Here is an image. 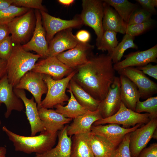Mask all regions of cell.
I'll use <instances>...</instances> for the list:
<instances>
[{
	"mask_svg": "<svg viewBox=\"0 0 157 157\" xmlns=\"http://www.w3.org/2000/svg\"><path fill=\"white\" fill-rule=\"evenodd\" d=\"M110 55L101 54L90 56L87 63L76 68L72 79L95 99L103 100L115 75Z\"/></svg>",
	"mask_w": 157,
	"mask_h": 157,
	"instance_id": "6da1fadb",
	"label": "cell"
},
{
	"mask_svg": "<svg viewBox=\"0 0 157 157\" xmlns=\"http://www.w3.org/2000/svg\"><path fill=\"white\" fill-rule=\"evenodd\" d=\"M2 130L12 142L16 151L28 154L46 152L53 147L57 138V132L52 134L45 131L37 136H27L14 133L5 126L2 127Z\"/></svg>",
	"mask_w": 157,
	"mask_h": 157,
	"instance_id": "7a4b0ae2",
	"label": "cell"
},
{
	"mask_svg": "<svg viewBox=\"0 0 157 157\" xmlns=\"http://www.w3.org/2000/svg\"><path fill=\"white\" fill-rule=\"evenodd\" d=\"M41 57L39 54L25 50L20 44H16L7 61V74L10 83L14 87L25 74L32 70Z\"/></svg>",
	"mask_w": 157,
	"mask_h": 157,
	"instance_id": "3957f363",
	"label": "cell"
},
{
	"mask_svg": "<svg viewBox=\"0 0 157 157\" xmlns=\"http://www.w3.org/2000/svg\"><path fill=\"white\" fill-rule=\"evenodd\" d=\"M76 73L75 69L65 78L55 80L49 75L44 74L43 80L47 85V92L44 99L42 101L41 108H53L58 104L63 105L64 102L68 101L69 98L66 93L70 81Z\"/></svg>",
	"mask_w": 157,
	"mask_h": 157,
	"instance_id": "277c9868",
	"label": "cell"
},
{
	"mask_svg": "<svg viewBox=\"0 0 157 157\" xmlns=\"http://www.w3.org/2000/svg\"><path fill=\"white\" fill-rule=\"evenodd\" d=\"M82 5V9L80 18L83 24L94 30L97 35L96 45L97 47L104 33V2L100 0H83Z\"/></svg>",
	"mask_w": 157,
	"mask_h": 157,
	"instance_id": "5b68a950",
	"label": "cell"
},
{
	"mask_svg": "<svg viewBox=\"0 0 157 157\" xmlns=\"http://www.w3.org/2000/svg\"><path fill=\"white\" fill-rule=\"evenodd\" d=\"M150 119L149 114L137 113L127 108L121 102L120 108L116 113L110 117L101 118L96 121L92 125L114 123L122 124V127L129 128L138 124H146Z\"/></svg>",
	"mask_w": 157,
	"mask_h": 157,
	"instance_id": "8992f818",
	"label": "cell"
},
{
	"mask_svg": "<svg viewBox=\"0 0 157 157\" xmlns=\"http://www.w3.org/2000/svg\"><path fill=\"white\" fill-rule=\"evenodd\" d=\"M44 74L30 71L21 78L14 88L26 90L30 92L37 103L38 110L41 108L42 95L46 94L47 88L43 80Z\"/></svg>",
	"mask_w": 157,
	"mask_h": 157,
	"instance_id": "52a82bcc",
	"label": "cell"
},
{
	"mask_svg": "<svg viewBox=\"0 0 157 157\" xmlns=\"http://www.w3.org/2000/svg\"><path fill=\"white\" fill-rule=\"evenodd\" d=\"M119 74L129 78L136 86L140 98L146 99L157 92V84L141 71L133 67H128L117 71Z\"/></svg>",
	"mask_w": 157,
	"mask_h": 157,
	"instance_id": "ba28073f",
	"label": "cell"
},
{
	"mask_svg": "<svg viewBox=\"0 0 157 157\" xmlns=\"http://www.w3.org/2000/svg\"><path fill=\"white\" fill-rule=\"evenodd\" d=\"M157 127V118L151 119L146 124L130 133L129 147L131 157H138L152 138Z\"/></svg>",
	"mask_w": 157,
	"mask_h": 157,
	"instance_id": "9c48e42d",
	"label": "cell"
},
{
	"mask_svg": "<svg viewBox=\"0 0 157 157\" xmlns=\"http://www.w3.org/2000/svg\"><path fill=\"white\" fill-rule=\"evenodd\" d=\"M94 46L88 43L79 42L74 48L64 51L56 57L68 67L75 69L87 62Z\"/></svg>",
	"mask_w": 157,
	"mask_h": 157,
	"instance_id": "30bf717a",
	"label": "cell"
},
{
	"mask_svg": "<svg viewBox=\"0 0 157 157\" xmlns=\"http://www.w3.org/2000/svg\"><path fill=\"white\" fill-rule=\"evenodd\" d=\"M74 70L67 66L56 56H49L36 63L31 71L48 75L54 80H59Z\"/></svg>",
	"mask_w": 157,
	"mask_h": 157,
	"instance_id": "8fae6325",
	"label": "cell"
},
{
	"mask_svg": "<svg viewBox=\"0 0 157 157\" xmlns=\"http://www.w3.org/2000/svg\"><path fill=\"white\" fill-rule=\"evenodd\" d=\"M33 11L29 10L7 24L13 43L20 44L27 39L33 29Z\"/></svg>",
	"mask_w": 157,
	"mask_h": 157,
	"instance_id": "7c38bea8",
	"label": "cell"
},
{
	"mask_svg": "<svg viewBox=\"0 0 157 157\" xmlns=\"http://www.w3.org/2000/svg\"><path fill=\"white\" fill-rule=\"evenodd\" d=\"M139 124L131 128H125L119 124L110 123L107 125H92L90 133L103 137L116 147L122 140L125 136L139 128Z\"/></svg>",
	"mask_w": 157,
	"mask_h": 157,
	"instance_id": "4fadbf2b",
	"label": "cell"
},
{
	"mask_svg": "<svg viewBox=\"0 0 157 157\" xmlns=\"http://www.w3.org/2000/svg\"><path fill=\"white\" fill-rule=\"evenodd\" d=\"M36 22L33 35L31 40L22 45L26 51H34L43 58L49 56L48 44L47 40L45 30L41 21L42 17L40 11H35Z\"/></svg>",
	"mask_w": 157,
	"mask_h": 157,
	"instance_id": "5bb4252c",
	"label": "cell"
},
{
	"mask_svg": "<svg viewBox=\"0 0 157 157\" xmlns=\"http://www.w3.org/2000/svg\"><path fill=\"white\" fill-rule=\"evenodd\" d=\"M124 57V60L113 65L115 71H117L128 67L142 66L151 62L157 63V44L144 51L130 53Z\"/></svg>",
	"mask_w": 157,
	"mask_h": 157,
	"instance_id": "9a60e30c",
	"label": "cell"
},
{
	"mask_svg": "<svg viewBox=\"0 0 157 157\" xmlns=\"http://www.w3.org/2000/svg\"><path fill=\"white\" fill-rule=\"evenodd\" d=\"M14 87L9 82L7 74L0 79V106L4 104L6 107L4 117H9L13 110L21 112L24 106L22 100L15 94Z\"/></svg>",
	"mask_w": 157,
	"mask_h": 157,
	"instance_id": "2e32d148",
	"label": "cell"
},
{
	"mask_svg": "<svg viewBox=\"0 0 157 157\" xmlns=\"http://www.w3.org/2000/svg\"><path fill=\"white\" fill-rule=\"evenodd\" d=\"M40 11L43 21L48 43L58 32L67 29L78 27L83 24L80 18L64 20L53 16L46 11Z\"/></svg>",
	"mask_w": 157,
	"mask_h": 157,
	"instance_id": "e0dca14e",
	"label": "cell"
},
{
	"mask_svg": "<svg viewBox=\"0 0 157 157\" xmlns=\"http://www.w3.org/2000/svg\"><path fill=\"white\" fill-rule=\"evenodd\" d=\"M120 87L119 78L116 76L106 97L100 101L98 107L102 118L112 116L119 109L122 102Z\"/></svg>",
	"mask_w": 157,
	"mask_h": 157,
	"instance_id": "ac0fdd59",
	"label": "cell"
},
{
	"mask_svg": "<svg viewBox=\"0 0 157 157\" xmlns=\"http://www.w3.org/2000/svg\"><path fill=\"white\" fill-rule=\"evenodd\" d=\"M13 90L24 103L25 113L30 125L31 136H35L38 133L45 131L43 122L39 115L37 103L34 101V97L28 98L24 90L14 88Z\"/></svg>",
	"mask_w": 157,
	"mask_h": 157,
	"instance_id": "d6986e66",
	"label": "cell"
},
{
	"mask_svg": "<svg viewBox=\"0 0 157 157\" xmlns=\"http://www.w3.org/2000/svg\"><path fill=\"white\" fill-rule=\"evenodd\" d=\"M79 42L74 35L72 28L56 34L49 43V56H56L60 53L75 47Z\"/></svg>",
	"mask_w": 157,
	"mask_h": 157,
	"instance_id": "ffe728a7",
	"label": "cell"
},
{
	"mask_svg": "<svg viewBox=\"0 0 157 157\" xmlns=\"http://www.w3.org/2000/svg\"><path fill=\"white\" fill-rule=\"evenodd\" d=\"M102 118L99 110H88L86 113L73 119L72 123L68 125L67 133L68 135L90 132L91 128L96 121Z\"/></svg>",
	"mask_w": 157,
	"mask_h": 157,
	"instance_id": "44dd1931",
	"label": "cell"
},
{
	"mask_svg": "<svg viewBox=\"0 0 157 157\" xmlns=\"http://www.w3.org/2000/svg\"><path fill=\"white\" fill-rule=\"evenodd\" d=\"M38 112L45 131L50 133H57L72 120L65 117L53 109L41 108L38 109Z\"/></svg>",
	"mask_w": 157,
	"mask_h": 157,
	"instance_id": "7402d4cb",
	"label": "cell"
},
{
	"mask_svg": "<svg viewBox=\"0 0 157 157\" xmlns=\"http://www.w3.org/2000/svg\"><path fill=\"white\" fill-rule=\"evenodd\" d=\"M67 125L57 132L56 146L42 154H35V157H70L72 141L67 133Z\"/></svg>",
	"mask_w": 157,
	"mask_h": 157,
	"instance_id": "603a6c76",
	"label": "cell"
},
{
	"mask_svg": "<svg viewBox=\"0 0 157 157\" xmlns=\"http://www.w3.org/2000/svg\"><path fill=\"white\" fill-rule=\"evenodd\" d=\"M119 78L121 101L127 108L135 111L136 103L140 98L138 88L126 76L120 75Z\"/></svg>",
	"mask_w": 157,
	"mask_h": 157,
	"instance_id": "cb8c5ba5",
	"label": "cell"
},
{
	"mask_svg": "<svg viewBox=\"0 0 157 157\" xmlns=\"http://www.w3.org/2000/svg\"><path fill=\"white\" fill-rule=\"evenodd\" d=\"M104 6L102 21L104 31L110 30L125 34L127 25L122 17L114 8L104 2Z\"/></svg>",
	"mask_w": 157,
	"mask_h": 157,
	"instance_id": "d4e9b609",
	"label": "cell"
},
{
	"mask_svg": "<svg viewBox=\"0 0 157 157\" xmlns=\"http://www.w3.org/2000/svg\"><path fill=\"white\" fill-rule=\"evenodd\" d=\"M90 132L76 134L71 137L70 157H94L89 142Z\"/></svg>",
	"mask_w": 157,
	"mask_h": 157,
	"instance_id": "484cf974",
	"label": "cell"
},
{
	"mask_svg": "<svg viewBox=\"0 0 157 157\" xmlns=\"http://www.w3.org/2000/svg\"><path fill=\"white\" fill-rule=\"evenodd\" d=\"M67 88L71 90L76 100L85 108L91 111H94L98 109L100 101L93 98L72 78Z\"/></svg>",
	"mask_w": 157,
	"mask_h": 157,
	"instance_id": "4316f807",
	"label": "cell"
},
{
	"mask_svg": "<svg viewBox=\"0 0 157 157\" xmlns=\"http://www.w3.org/2000/svg\"><path fill=\"white\" fill-rule=\"evenodd\" d=\"M89 142L94 157H111L116 148L104 138L90 132Z\"/></svg>",
	"mask_w": 157,
	"mask_h": 157,
	"instance_id": "83f0119b",
	"label": "cell"
},
{
	"mask_svg": "<svg viewBox=\"0 0 157 157\" xmlns=\"http://www.w3.org/2000/svg\"><path fill=\"white\" fill-rule=\"evenodd\" d=\"M67 91L70 95V97L67 105L63 106L58 104L54 106L55 111L63 115L66 118L73 119L75 118L86 113L88 110L82 106L74 97L71 90L69 88Z\"/></svg>",
	"mask_w": 157,
	"mask_h": 157,
	"instance_id": "f1b7e54d",
	"label": "cell"
},
{
	"mask_svg": "<svg viewBox=\"0 0 157 157\" xmlns=\"http://www.w3.org/2000/svg\"><path fill=\"white\" fill-rule=\"evenodd\" d=\"M103 1L114 8L126 24L133 12L138 7L127 0H105Z\"/></svg>",
	"mask_w": 157,
	"mask_h": 157,
	"instance_id": "f546056e",
	"label": "cell"
},
{
	"mask_svg": "<svg viewBox=\"0 0 157 157\" xmlns=\"http://www.w3.org/2000/svg\"><path fill=\"white\" fill-rule=\"evenodd\" d=\"M134 37L125 34L121 42L118 44L110 55L113 63L119 62L127 49H138V46L134 42Z\"/></svg>",
	"mask_w": 157,
	"mask_h": 157,
	"instance_id": "4dcf8cb0",
	"label": "cell"
},
{
	"mask_svg": "<svg viewBox=\"0 0 157 157\" xmlns=\"http://www.w3.org/2000/svg\"><path fill=\"white\" fill-rule=\"evenodd\" d=\"M117 33L110 30L104 31L100 44L97 49L102 51H108L111 55L118 44L117 38Z\"/></svg>",
	"mask_w": 157,
	"mask_h": 157,
	"instance_id": "1f68e13d",
	"label": "cell"
},
{
	"mask_svg": "<svg viewBox=\"0 0 157 157\" xmlns=\"http://www.w3.org/2000/svg\"><path fill=\"white\" fill-rule=\"evenodd\" d=\"M29 9L12 5L0 11V24H7L15 17L28 11Z\"/></svg>",
	"mask_w": 157,
	"mask_h": 157,
	"instance_id": "d6a6232c",
	"label": "cell"
},
{
	"mask_svg": "<svg viewBox=\"0 0 157 157\" xmlns=\"http://www.w3.org/2000/svg\"><path fill=\"white\" fill-rule=\"evenodd\" d=\"M135 111L140 113L146 112L150 115V119L157 117V97H149L144 101H138Z\"/></svg>",
	"mask_w": 157,
	"mask_h": 157,
	"instance_id": "836d02e7",
	"label": "cell"
},
{
	"mask_svg": "<svg viewBox=\"0 0 157 157\" xmlns=\"http://www.w3.org/2000/svg\"><path fill=\"white\" fill-rule=\"evenodd\" d=\"M152 14L142 8H136L132 13L127 25L140 24L151 20Z\"/></svg>",
	"mask_w": 157,
	"mask_h": 157,
	"instance_id": "e575fe53",
	"label": "cell"
},
{
	"mask_svg": "<svg viewBox=\"0 0 157 157\" xmlns=\"http://www.w3.org/2000/svg\"><path fill=\"white\" fill-rule=\"evenodd\" d=\"M131 133L125 136L121 142L114 150L111 157H131L129 147Z\"/></svg>",
	"mask_w": 157,
	"mask_h": 157,
	"instance_id": "d590c367",
	"label": "cell"
},
{
	"mask_svg": "<svg viewBox=\"0 0 157 157\" xmlns=\"http://www.w3.org/2000/svg\"><path fill=\"white\" fill-rule=\"evenodd\" d=\"M153 25V22L151 19L144 23L127 25L126 29L125 34L135 37L149 30L151 28Z\"/></svg>",
	"mask_w": 157,
	"mask_h": 157,
	"instance_id": "8d00e7d4",
	"label": "cell"
},
{
	"mask_svg": "<svg viewBox=\"0 0 157 157\" xmlns=\"http://www.w3.org/2000/svg\"><path fill=\"white\" fill-rule=\"evenodd\" d=\"M42 0H13L12 5L19 7L33 8L46 11Z\"/></svg>",
	"mask_w": 157,
	"mask_h": 157,
	"instance_id": "74e56055",
	"label": "cell"
},
{
	"mask_svg": "<svg viewBox=\"0 0 157 157\" xmlns=\"http://www.w3.org/2000/svg\"><path fill=\"white\" fill-rule=\"evenodd\" d=\"M11 36H9L0 43V58L7 61L12 53L13 47Z\"/></svg>",
	"mask_w": 157,
	"mask_h": 157,
	"instance_id": "f35d334b",
	"label": "cell"
},
{
	"mask_svg": "<svg viewBox=\"0 0 157 157\" xmlns=\"http://www.w3.org/2000/svg\"><path fill=\"white\" fill-rule=\"evenodd\" d=\"M138 69L142 71L144 74H146L157 79V65H153L150 63L142 66L137 67Z\"/></svg>",
	"mask_w": 157,
	"mask_h": 157,
	"instance_id": "ab89813d",
	"label": "cell"
},
{
	"mask_svg": "<svg viewBox=\"0 0 157 157\" xmlns=\"http://www.w3.org/2000/svg\"><path fill=\"white\" fill-rule=\"evenodd\" d=\"M142 8L149 12L152 14L156 13L155 7L157 6V0H136Z\"/></svg>",
	"mask_w": 157,
	"mask_h": 157,
	"instance_id": "60d3db41",
	"label": "cell"
},
{
	"mask_svg": "<svg viewBox=\"0 0 157 157\" xmlns=\"http://www.w3.org/2000/svg\"><path fill=\"white\" fill-rule=\"evenodd\" d=\"M138 157H157V143H153L144 149Z\"/></svg>",
	"mask_w": 157,
	"mask_h": 157,
	"instance_id": "b9f144b4",
	"label": "cell"
},
{
	"mask_svg": "<svg viewBox=\"0 0 157 157\" xmlns=\"http://www.w3.org/2000/svg\"><path fill=\"white\" fill-rule=\"evenodd\" d=\"M75 37L80 42L87 43L90 38V35L88 31L85 30H81L76 33Z\"/></svg>",
	"mask_w": 157,
	"mask_h": 157,
	"instance_id": "7bdbcfd3",
	"label": "cell"
},
{
	"mask_svg": "<svg viewBox=\"0 0 157 157\" xmlns=\"http://www.w3.org/2000/svg\"><path fill=\"white\" fill-rule=\"evenodd\" d=\"M10 33L7 24H0V43L8 37Z\"/></svg>",
	"mask_w": 157,
	"mask_h": 157,
	"instance_id": "ee69618b",
	"label": "cell"
},
{
	"mask_svg": "<svg viewBox=\"0 0 157 157\" xmlns=\"http://www.w3.org/2000/svg\"><path fill=\"white\" fill-rule=\"evenodd\" d=\"M7 61L0 58V79L7 74Z\"/></svg>",
	"mask_w": 157,
	"mask_h": 157,
	"instance_id": "f6af8a7d",
	"label": "cell"
},
{
	"mask_svg": "<svg viewBox=\"0 0 157 157\" xmlns=\"http://www.w3.org/2000/svg\"><path fill=\"white\" fill-rule=\"evenodd\" d=\"M13 0H0V11L12 5Z\"/></svg>",
	"mask_w": 157,
	"mask_h": 157,
	"instance_id": "bcb514c9",
	"label": "cell"
},
{
	"mask_svg": "<svg viewBox=\"0 0 157 157\" xmlns=\"http://www.w3.org/2000/svg\"><path fill=\"white\" fill-rule=\"evenodd\" d=\"M74 0H58V2L60 4L66 6H69L74 2Z\"/></svg>",
	"mask_w": 157,
	"mask_h": 157,
	"instance_id": "7dc6e473",
	"label": "cell"
},
{
	"mask_svg": "<svg viewBox=\"0 0 157 157\" xmlns=\"http://www.w3.org/2000/svg\"><path fill=\"white\" fill-rule=\"evenodd\" d=\"M7 149L3 146H0V157H6Z\"/></svg>",
	"mask_w": 157,
	"mask_h": 157,
	"instance_id": "c3c4849f",
	"label": "cell"
},
{
	"mask_svg": "<svg viewBox=\"0 0 157 157\" xmlns=\"http://www.w3.org/2000/svg\"><path fill=\"white\" fill-rule=\"evenodd\" d=\"M152 138L155 139H157V128L155 129L154 132L152 135Z\"/></svg>",
	"mask_w": 157,
	"mask_h": 157,
	"instance_id": "681fc988",
	"label": "cell"
},
{
	"mask_svg": "<svg viewBox=\"0 0 157 157\" xmlns=\"http://www.w3.org/2000/svg\"><path fill=\"white\" fill-rule=\"evenodd\" d=\"M1 119H0V126H1Z\"/></svg>",
	"mask_w": 157,
	"mask_h": 157,
	"instance_id": "f907efd6",
	"label": "cell"
}]
</instances>
